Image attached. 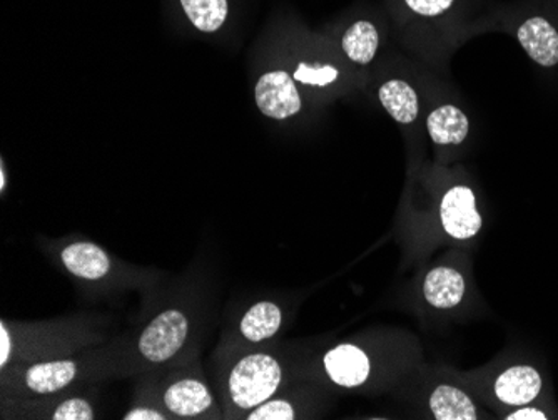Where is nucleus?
Returning a JSON list of instances; mask_svg holds the SVG:
<instances>
[{
    "mask_svg": "<svg viewBox=\"0 0 558 420\" xmlns=\"http://www.w3.org/2000/svg\"><path fill=\"white\" fill-rule=\"evenodd\" d=\"M59 260L72 277L84 281L105 280L112 272L111 256L93 241L65 244L59 253Z\"/></svg>",
    "mask_w": 558,
    "mask_h": 420,
    "instance_id": "6e6552de",
    "label": "nucleus"
},
{
    "mask_svg": "<svg viewBox=\"0 0 558 420\" xmlns=\"http://www.w3.org/2000/svg\"><path fill=\"white\" fill-rule=\"evenodd\" d=\"M344 56L359 65H368L379 47V34L369 21H356L344 31L341 39Z\"/></svg>",
    "mask_w": 558,
    "mask_h": 420,
    "instance_id": "f3484780",
    "label": "nucleus"
},
{
    "mask_svg": "<svg viewBox=\"0 0 558 420\" xmlns=\"http://www.w3.org/2000/svg\"><path fill=\"white\" fill-rule=\"evenodd\" d=\"M429 409L437 420H475L478 419L475 404L465 392L451 385H440L429 397Z\"/></svg>",
    "mask_w": 558,
    "mask_h": 420,
    "instance_id": "a211bd4d",
    "label": "nucleus"
},
{
    "mask_svg": "<svg viewBox=\"0 0 558 420\" xmlns=\"http://www.w3.org/2000/svg\"><path fill=\"white\" fill-rule=\"evenodd\" d=\"M340 77V71L328 64H300L294 71L293 80L306 86L325 87Z\"/></svg>",
    "mask_w": 558,
    "mask_h": 420,
    "instance_id": "6ab92c4d",
    "label": "nucleus"
},
{
    "mask_svg": "<svg viewBox=\"0 0 558 420\" xmlns=\"http://www.w3.org/2000/svg\"><path fill=\"white\" fill-rule=\"evenodd\" d=\"M255 101L263 116L276 121L293 118L303 108L296 81L290 72L281 69L265 72L259 77L255 86Z\"/></svg>",
    "mask_w": 558,
    "mask_h": 420,
    "instance_id": "39448f33",
    "label": "nucleus"
},
{
    "mask_svg": "<svg viewBox=\"0 0 558 420\" xmlns=\"http://www.w3.org/2000/svg\"><path fill=\"white\" fill-rule=\"evenodd\" d=\"M517 37L532 61L544 68L558 64V33L547 19H526Z\"/></svg>",
    "mask_w": 558,
    "mask_h": 420,
    "instance_id": "9b49d317",
    "label": "nucleus"
},
{
    "mask_svg": "<svg viewBox=\"0 0 558 420\" xmlns=\"http://www.w3.org/2000/svg\"><path fill=\"white\" fill-rule=\"evenodd\" d=\"M283 382L281 363L269 353H247L233 363L222 382L225 397L231 413H244L271 399Z\"/></svg>",
    "mask_w": 558,
    "mask_h": 420,
    "instance_id": "f03ea898",
    "label": "nucleus"
},
{
    "mask_svg": "<svg viewBox=\"0 0 558 420\" xmlns=\"http://www.w3.org/2000/svg\"><path fill=\"white\" fill-rule=\"evenodd\" d=\"M429 137L435 144L440 146H450V144H460L469 136V118L462 109L454 106H441L435 109L426 119Z\"/></svg>",
    "mask_w": 558,
    "mask_h": 420,
    "instance_id": "2eb2a0df",
    "label": "nucleus"
},
{
    "mask_svg": "<svg viewBox=\"0 0 558 420\" xmlns=\"http://www.w3.org/2000/svg\"><path fill=\"white\" fill-rule=\"evenodd\" d=\"M281 324H283V313L276 303H255L241 319L240 335L251 344H262L275 337Z\"/></svg>",
    "mask_w": 558,
    "mask_h": 420,
    "instance_id": "4468645a",
    "label": "nucleus"
},
{
    "mask_svg": "<svg viewBox=\"0 0 558 420\" xmlns=\"http://www.w3.org/2000/svg\"><path fill=\"white\" fill-rule=\"evenodd\" d=\"M326 374L335 384L344 388L360 387L369 377L368 356L353 344L337 345L323 359Z\"/></svg>",
    "mask_w": 558,
    "mask_h": 420,
    "instance_id": "1a4fd4ad",
    "label": "nucleus"
},
{
    "mask_svg": "<svg viewBox=\"0 0 558 420\" xmlns=\"http://www.w3.org/2000/svg\"><path fill=\"white\" fill-rule=\"evenodd\" d=\"M187 26L196 33L213 36L221 33L230 21V0H171Z\"/></svg>",
    "mask_w": 558,
    "mask_h": 420,
    "instance_id": "f8f14e48",
    "label": "nucleus"
},
{
    "mask_svg": "<svg viewBox=\"0 0 558 420\" xmlns=\"http://www.w3.org/2000/svg\"><path fill=\"white\" fill-rule=\"evenodd\" d=\"M193 331L186 310L169 307L150 320L134 341L131 363L133 372L156 369L171 362L183 352Z\"/></svg>",
    "mask_w": 558,
    "mask_h": 420,
    "instance_id": "7ed1b4c3",
    "label": "nucleus"
},
{
    "mask_svg": "<svg viewBox=\"0 0 558 420\" xmlns=\"http://www.w3.org/2000/svg\"><path fill=\"white\" fill-rule=\"evenodd\" d=\"M96 363L89 356L52 357L31 365L11 363L2 369V391L11 399H34L72 391L90 377Z\"/></svg>",
    "mask_w": 558,
    "mask_h": 420,
    "instance_id": "f257e3e1",
    "label": "nucleus"
},
{
    "mask_svg": "<svg viewBox=\"0 0 558 420\" xmlns=\"http://www.w3.org/2000/svg\"><path fill=\"white\" fill-rule=\"evenodd\" d=\"M494 391L497 399L505 406H526L541 395L542 377L534 367H510L504 374L498 375Z\"/></svg>",
    "mask_w": 558,
    "mask_h": 420,
    "instance_id": "9d476101",
    "label": "nucleus"
},
{
    "mask_svg": "<svg viewBox=\"0 0 558 420\" xmlns=\"http://www.w3.org/2000/svg\"><path fill=\"white\" fill-rule=\"evenodd\" d=\"M378 97L385 111L395 121L412 124L418 118V96L409 83L400 80L388 81L379 87Z\"/></svg>",
    "mask_w": 558,
    "mask_h": 420,
    "instance_id": "dca6fc26",
    "label": "nucleus"
},
{
    "mask_svg": "<svg viewBox=\"0 0 558 420\" xmlns=\"http://www.w3.org/2000/svg\"><path fill=\"white\" fill-rule=\"evenodd\" d=\"M507 420H547V413L542 412L541 409H535V407L530 406H520L515 412L509 413V416L505 417Z\"/></svg>",
    "mask_w": 558,
    "mask_h": 420,
    "instance_id": "5701e85b",
    "label": "nucleus"
},
{
    "mask_svg": "<svg viewBox=\"0 0 558 420\" xmlns=\"http://www.w3.org/2000/svg\"><path fill=\"white\" fill-rule=\"evenodd\" d=\"M150 399L168 410L174 419H221L208 382L196 369L172 370L159 382Z\"/></svg>",
    "mask_w": 558,
    "mask_h": 420,
    "instance_id": "20e7f679",
    "label": "nucleus"
},
{
    "mask_svg": "<svg viewBox=\"0 0 558 420\" xmlns=\"http://www.w3.org/2000/svg\"><path fill=\"white\" fill-rule=\"evenodd\" d=\"M8 191V169H5V159L0 161V193L4 194Z\"/></svg>",
    "mask_w": 558,
    "mask_h": 420,
    "instance_id": "b1692460",
    "label": "nucleus"
},
{
    "mask_svg": "<svg viewBox=\"0 0 558 420\" xmlns=\"http://www.w3.org/2000/svg\"><path fill=\"white\" fill-rule=\"evenodd\" d=\"M426 302L435 309H453L465 295V278L451 268H435L426 275L423 284Z\"/></svg>",
    "mask_w": 558,
    "mask_h": 420,
    "instance_id": "ddd939ff",
    "label": "nucleus"
},
{
    "mask_svg": "<svg viewBox=\"0 0 558 420\" xmlns=\"http://www.w3.org/2000/svg\"><path fill=\"white\" fill-rule=\"evenodd\" d=\"M247 420H293L296 419L293 404L283 399H269L259 404L244 416Z\"/></svg>",
    "mask_w": 558,
    "mask_h": 420,
    "instance_id": "aec40b11",
    "label": "nucleus"
},
{
    "mask_svg": "<svg viewBox=\"0 0 558 420\" xmlns=\"http://www.w3.org/2000/svg\"><path fill=\"white\" fill-rule=\"evenodd\" d=\"M440 216L445 231L454 240H470L482 230V216L470 188L454 187L448 190L441 200Z\"/></svg>",
    "mask_w": 558,
    "mask_h": 420,
    "instance_id": "423d86ee",
    "label": "nucleus"
},
{
    "mask_svg": "<svg viewBox=\"0 0 558 420\" xmlns=\"http://www.w3.org/2000/svg\"><path fill=\"white\" fill-rule=\"evenodd\" d=\"M17 400L29 404L27 406L29 409L15 413L21 417L50 420H94L97 416L93 400L87 399L84 395L71 394V391Z\"/></svg>",
    "mask_w": 558,
    "mask_h": 420,
    "instance_id": "0eeeda50",
    "label": "nucleus"
},
{
    "mask_svg": "<svg viewBox=\"0 0 558 420\" xmlns=\"http://www.w3.org/2000/svg\"><path fill=\"white\" fill-rule=\"evenodd\" d=\"M124 420H169L174 419L168 410L162 409L156 400L146 399L144 403H134L124 416L121 417Z\"/></svg>",
    "mask_w": 558,
    "mask_h": 420,
    "instance_id": "412c9836",
    "label": "nucleus"
},
{
    "mask_svg": "<svg viewBox=\"0 0 558 420\" xmlns=\"http://www.w3.org/2000/svg\"><path fill=\"white\" fill-rule=\"evenodd\" d=\"M454 0H404L415 14L425 15V17H435L444 14L453 5Z\"/></svg>",
    "mask_w": 558,
    "mask_h": 420,
    "instance_id": "4be33fe9",
    "label": "nucleus"
}]
</instances>
